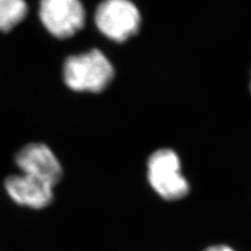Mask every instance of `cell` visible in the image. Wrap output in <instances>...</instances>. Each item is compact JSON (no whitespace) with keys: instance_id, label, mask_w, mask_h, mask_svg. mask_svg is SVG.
I'll use <instances>...</instances> for the list:
<instances>
[{"instance_id":"obj_4","label":"cell","mask_w":251,"mask_h":251,"mask_svg":"<svg viewBox=\"0 0 251 251\" xmlns=\"http://www.w3.org/2000/svg\"><path fill=\"white\" fill-rule=\"evenodd\" d=\"M148 178L153 190L166 200L181 199L190 188L180 172L177 154L168 149L156 151L149 158Z\"/></svg>"},{"instance_id":"obj_1","label":"cell","mask_w":251,"mask_h":251,"mask_svg":"<svg viewBox=\"0 0 251 251\" xmlns=\"http://www.w3.org/2000/svg\"><path fill=\"white\" fill-rule=\"evenodd\" d=\"M116 75L113 63L100 49L70 54L63 61L62 82L77 93H101L112 84Z\"/></svg>"},{"instance_id":"obj_7","label":"cell","mask_w":251,"mask_h":251,"mask_svg":"<svg viewBox=\"0 0 251 251\" xmlns=\"http://www.w3.org/2000/svg\"><path fill=\"white\" fill-rule=\"evenodd\" d=\"M25 0H0V33L7 34L26 18Z\"/></svg>"},{"instance_id":"obj_6","label":"cell","mask_w":251,"mask_h":251,"mask_svg":"<svg viewBox=\"0 0 251 251\" xmlns=\"http://www.w3.org/2000/svg\"><path fill=\"white\" fill-rule=\"evenodd\" d=\"M4 186L10 197L23 206L42 209L52 201L53 186L51 184L23 173L7 177Z\"/></svg>"},{"instance_id":"obj_3","label":"cell","mask_w":251,"mask_h":251,"mask_svg":"<svg viewBox=\"0 0 251 251\" xmlns=\"http://www.w3.org/2000/svg\"><path fill=\"white\" fill-rule=\"evenodd\" d=\"M38 17L43 28L57 40H68L86 25L81 0H40Z\"/></svg>"},{"instance_id":"obj_8","label":"cell","mask_w":251,"mask_h":251,"mask_svg":"<svg viewBox=\"0 0 251 251\" xmlns=\"http://www.w3.org/2000/svg\"><path fill=\"white\" fill-rule=\"evenodd\" d=\"M205 251H233L231 248H229L228 246L225 245H217V246H213L207 248Z\"/></svg>"},{"instance_id":"obj_2","label":"cell","mask_w":251,"mask_h":251,"mask_svg":"<svg viewBox=\"0 0 251 251\" xmlns=\"http://www.w3.org/2000/svg\"><path fill=\"white\" fill-rule=\"evenodd\" d=\"M92 21L108 41L124 44L138 35L143 18L132 0H101L93 12Z\"/></svg>"},{"instance_id":"obj_5","label":"cell","mask_w":251,"mask_h":251,"mask_svg":"<svg viewBox=\"0 0 251 251\" xmlns=\"http://www.w3.org/2000/svg\"><path fill=\"white\" fill-rule=\"evenodd\" d=\"M15 161L23 174L41 179L52 186L60 181L63 175L56 155L41 143H31L23 147L16 155Z\"/></svg>"}]
</instances>
